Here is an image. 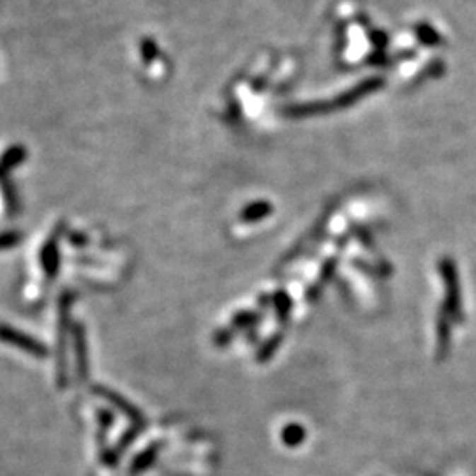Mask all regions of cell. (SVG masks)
Returning <instances> with one entry per match:
<instances>
[{
    "instance_id": "1",
    "label": "cell",
    "mask_w": 476,
    "mask_h": 476,
    "mask_svg": "<svg viewBox=\"0 0 476 476\" xmlns=\"http://www.w3.org/2000/svg\"><path fill=\"white\" fill-rule=\"evenodd\" d=\"M0 341L16 346V348L23 349V352L30 353V355L37 358H45L46 353H48V349H46L41 342L28 337V335L21 334V332L14 330V328L6 327V325H0Z\"/></svg>"
},
{
    "instance_id": "2",
    "label": "cell",
    "mask_w": 476,
    "mask_h": 476,
    "mask_svg": "<svg viewBox=\"0 0 476 476\" xmlns=\"http://www.w3.org/2000/svg\"><path fill=\"white\" fill-rule=\"evenodd\" d=\"M94 392L99 393V395L105 397L106 400H110V402H112L115 407H119L120 411H124V413L127 414V417L131 418L132 422H139V424H141V422H143V418H141V414H139V411L136 410V407L132 406V404H129L127 400H124V399H122V397L117 395V393L110 392V390H106V388H101V386L94 388Z\"/></svg>"
},
{
    "instance_id": "3",
    "label": "cell",
    "mask_w": 476,
    "mask_h": 476,
    "mask_svg": "<svg viewBox=\"0 0 476 476\" xmlns=\"http://www.w3.org/2000/svg\"><path fill=\"white\" fill-rule=\"evenodd\" d=\"M159 448H161V445H153V446H150V448H146L145 452L141 453V455L136 457L134 463L131 464V471H129V475L136 476V475H141L143 471L149 470V468L152 466L153 463H156L157 453H159Z\"/></svg>"
},
{
    "instance_id": "4",
    "label": "cell",
    "mask_w": 476,
    "mask_h": 476,
    "mask_svg": "<svg viewBox=\"0 0 476 476\" xmlns=\"http://www.w3.org/2000/svg\"><path fill=\"white\" fill-rule=\"evenodd\" d=\"M76 355H78V372L81 379L87 378V358H85V339L83 330L76 328Z\"/></svg>"
},
{
    "instance_id": "5",
    "label": "cell",
    "mask_w": 476,
    "mask_h": 476,
    "mask_svg": "<svg viewBox=\"0 0 476 476\" xmlns=\"http://www.w3.org/2000/svg\"><path fill=\"white\" fill-rule=\"evenodd\" d=\"M303 429L300 427V425H288V427L284 429V432H282V438H284V443L289 446H295V445H300L303 439Z\"/></svg>"
},
{
    "instance_id": "6",
    "label": "cell",
    "mask_w": 476,
    "mask_h": 476,
    "mask_svg": "<svg viewBox=\"0 0 476 476\" xmlns=\"http://www.w3.org/2000/svg\"><path fill=\"white\" fill-rule=\"evenodd\" d=\"M257 321H260V316H257L256 313H242L233 318V327L237 328L252 327V325L257 323Z\"/></svg>"
},
{
    "instance_id": "7",
    "label": "cell",
    "mask_w": 476,
    "mask_h": 476,
    "mask_svg": "<svg viewBox=\"0 0 476 476\" xmlns=\"http://www.w3.org/2000/svg\"><path fill=\"white\" fill-rule=\"evenodd\" d=\"M279 344H281V337H274V339H272V341L268 342V344H265L263 348L260 349V353H257V360H260V361L268 360V358H270V355L275 352V348H277Z\"/></svg>"
},
{
    "instance_id": "8",
    "label": "cell",
    "mask_w": 476,
    "mask_h": 476,
    "mask_svg": "<svg viewBox=\"0 0 476 476\" xmlns=\"http://www.w3.org/2000/svg\"><path fill=\"white\" fill-rule=\"evenodd\" d=\"M281 300H275V303H277V310H279V314H281V318L282 320H284L286 316H288V313H289V307H291V302H289V298L288 296L284 295V293H281Z\"/></svg>"
},
{
    "instance_id": "9",
    "label": "cell",
    "mask_w": 476,
    "mask_h": 476,
    "mask_svg": "<svg viewBox=\"0 0 476 476\" xmlns=\"http://www.w3.org/2000/svg\"><path fill=\"white\" fill-rule=\"evenodd\" d=\"M231 335H233V332L228 330V332H221V334L216 335V344H228V341L231 339Z\"/></svg>"
}]
</instances>
